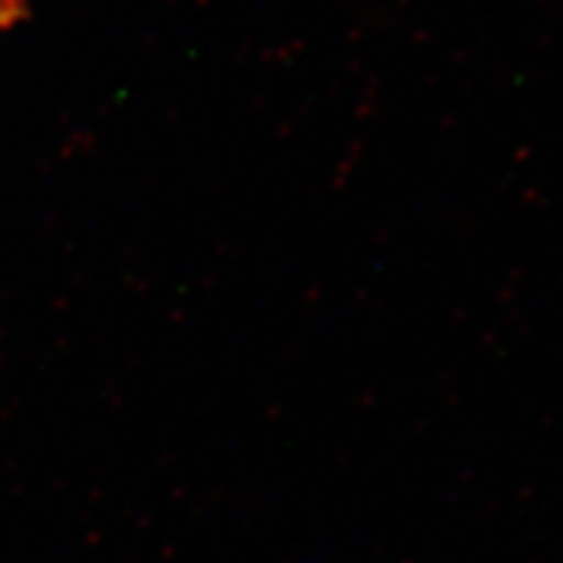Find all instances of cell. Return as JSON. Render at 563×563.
Wrapping results in <instances>:
<instances>
[{
  "instance_id": "6da1fadb",
  "label": "cell",
  "mask_w": 563,
  "mask_h": 563,
  "mask_svg": "<svg viewBox=\"0 0 563 563\" xmlns=\"http://www.w3.org/2000/svg\"><path fill=\"white\" fill-rule=\"evenodd\" d=\"M26 3L24 0H0V32L11 30L13 24H19V19L24 16Z\"/></svg>"
}]
</instances>
